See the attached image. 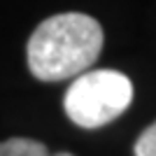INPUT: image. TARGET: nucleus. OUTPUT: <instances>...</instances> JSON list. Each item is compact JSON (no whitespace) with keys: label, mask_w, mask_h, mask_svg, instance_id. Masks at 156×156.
<instances>
[{"label":"nucleus","mask_w":156,"mask_h":156,"mask_svg":"<svg viewBox=\"0 0 156 156\" xmlns=\"http://www.w3.org/2000/svg\"><path fill=\"white\" fill-rule=\"evenodd\" d=\"M51 156H75V154H70V151H58V154H51Z\"/></svg>","instance_id":"5"},{"label":"nucleus","mask_w":156,"mask_h":156,"mask_svg":"<svg viewBox=\"0 0 156 156\" xmlns=\"http://www.w3.org/2000/svg\"><path fill=\"white\" fill-rule=\"evenodd\" d=\"M133 154L135 156H156V121L140 133V137L135 140V147H133Z\"/></svg>","instance_id":"4"},{"label":"nucleus","mask_w":156,"mask_h":156,"mask_svg":"<svg viewBox=\"0 0 156 156\" xmlns=\"http://www.w3.org/2000/svg\"><path fill=\"white\" fill-rule=\"evenodd\" d=\"M103 40L100 23L89 14H54L42 21L28 40V68L40 82L79 77L100 56Z\"/></svg>","instance_id":"1"},{"label":"nucleus","mask_w":156,"mask_h":156,"mask_svg":"<svg viewBox=\"0 0 156 156\" xmlns=\"http://www.w3.org/2000/svg\"><path fill=\"white\" fill-rule=\"evenodd\" d=\"M0 156H51L42 142L30 137H12L0 142Z\"/></svg>","instance_id":"3"},{"label":"nucleus","mask_w":156,"mask_h":156,"mask_svg":"<svg viewBox=\"0 0 156 156\" xmlns=\"http://www.w3.org/2000/svg\"><path fill=\"white\" fill-rule=\"evenodd\" d=\"M133 103V84L119 70H89L75 77L63 98V110L82 128L100 126L121 117Z\"/></svg>","instance_id":"2"}]
</instances>
